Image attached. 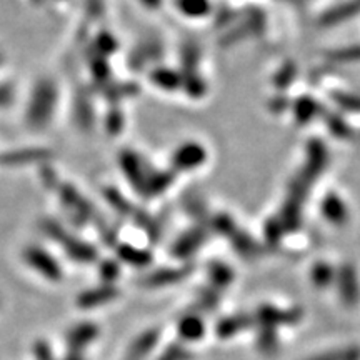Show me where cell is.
Segmentation results:
<instances>
[{"mask_svg":"<svg viewBox=\"0 0 360 360\" xmlns=\"http://www.w3.org/2000/svg\"><path fill=\"white\" fill-rule=\"evenodd\" d=\"M60 89L51 77H42L34 84L27 101L24 120L30 130H45L56 119Z\"/></svg>","mask_w":360,"mask_h":360,"instance_id":"6da1fadb","label":"cell"},{"mask_svg":"<svg viewBox=\"0 0 360 360\" xmlns=\"http://www.w3.org/2000/svg\"><path fill=\"white\" fill-rule=\"evenodd\" d=\"M42 231L45 236L51 238L52 242L60 247L65 252V255L70 260L77 264H92L97 260L96 247L84 242L82 238L75 237L74 233L65 231L60 224L56 220H45L42 225Z\"/></svg>","mask_w":360,"mask_h":360,"instance_id":"7a4b0ae2","label":"cell"},{"mask_svg":"<svg viewBox=\"0 0 360 360\" xmlns=\"http://www.w3.org/2000/svg\"><path fill=\"white\" fill-rule=\"evenodd\" d=\"M22 262L30 272H34L35 276L44 278L45 282L58 283L64 278V269L62 264L58 262V259L52 252H49L45 247L30 244L24 247L20 254Z\"/></svg>","mask_w":360,"mask_h":360,"instance_id":"3957f363","label":"cell"},{"mask_svg":"<svg viewBox=\"0 0 360 360\" xmlns=\"http://www.w3.org/2000/svg\"><path fill=\"white\" fill-rule=\"evenodd\" d=\"M101 335L102 328L94 321H80L72 323L64 335L65 350L87 354V350L97 344Z\"/></svg>","mask_w":360,"mask_h":360,"instance_id":"277c9868","label":"cell"},{"mask_svg":"<svg viewBox=\"0 0 360 360\" xmlns=\"http://www.w3.org/2000/svg\"><path fill=\"white\" fill-rule=\"evenodd\" d=\"M119 295L120 292L115 285L101 282L96 287H89V289L79 292L77 299H75V305H77L79 310L90 312V310L102 309L105 305L115 302Z\"/></svg>","mask_w":360,"mask_h":360,"instance_id":"5b68a950","label":"cell"},{"mask_svg":"<svg viewBox=\"0 0 360 360\" xmlns=\"http://www.w3.org/2000/svg\"><path fill=\"white\" fill-rule=\"evenodd\" d=\"M57 188L60 204L65 209V212H69L70 217L74 219V222L85 224L92 219V207L77 188L69 186V184H62Z\"/></svg>","mask_w":360,"mask_h":360,"instance_id":"8992f818","label":"cell"},{"mask_svg":"<svg viewBox=\"0 0 360 360\" xmlns=\"http://www.w3.org/2000/svg\"><path fill=\"white\" fill-rule=\"evenodd\" d=\"M119 164L122 167L125 177L130 184H132L135 191H139L141 193L147 192V179L148 175H146V167H143L142 159L134 152L125 150L122 152V155L119 157Z\"/></svg>","mask_w":360,"mask_h":360,"instance_id":"52a82bcc","label":"cell"},{"mask_svg":"<svg viewBox=\"0 0 360 360\" xmlns=\"http://www.w3.org/2000/svg\"><path fill=\"white\" fill-rule=\"evenodd\" d=\"M205 162V150L199 143H184L172 155V167L177 172L197 169Z\"/></svg>","mask_w":360,"mask_h":360,"instance_id":"ba28073f","label":"cell"},{"mask_svg":"<svg viewBox=\"0 0 360 360\" xmlns=\"http://www.w3.org/2000/svg\"><path fill=\"white\" fill-rule=\"evenodd\" d=\"M159 344V332L157 330H147L142 332L132 340L129 345L127 354H125V360H143L147 355L154 352V349Z\"/></svg>","mask_w":360,"mask_h":360,"instance_id":"9c48e42d","label":"cell"},{"mask_svg":"<svg viewBox=\"0 0 360 360\" xmlns=\"http://www.w3.org/2000/svg\"><path fill=\"white\" fill-rule=\"evenodd\" d=\"M322 212L328 222L335 225H344L349 220V209L335 193H328L322 202Z\"/></svg>","mask_w":360,"mask_h":360,"instance_id":"30bf717a","label":"cell"},{"mask_svg":"<svg viewBox=\"0 0 360 360\" xmlns=\"http://www.w3.org/2000/svg\"><path fill=\"white\" fill-rule=\"evenodd\" d=\"M187 270L184 269H160L155 270V272L148 274V276L143 278V285L146 287H165L170 285V283H175L182 281L186 277Z\"/></svg>","mask_w":360,"mask_h":360,"instance_id":"8fae6325","label":"cell"},{"mask_svg":"<svg viewBox=\"0 0 360 360\" xmlns=\"http://www.w3.org/2000/svg\"><path fill=\"white\" fill-rule=\"evenodd\" d=\"M117 259L119 262L134 265V267H146V265L150 264V254L147 250L137 249V247L122 244L117 247Z\"/></svg>","mask_w":360,"mask_h":360,"instance_id":"7c38bea8","label":"cell"},{"mask_svg":"<svg viewBox=\"0 0 360 360\" xmlns=\"http://www.w3.org/2000/svg\"><path fill=\"white\" fill-rule=\"evenodd\" d=\"M339 287H340V295L345 302H355L359 299V283L357 277H355L354 269L350 265H345L342 269L339 276Z\"/></svg>","mask_w":360,"mask_h":360,"instance_id":"4fadbf2b","label":"cell"},{"mask_svg":"<svg viewBox=\"0 0 360 360\" xmlns=\"http://www.w3.org/2000/svg\"><path fill=\"white\" fill-rule=\"evenodd\" d=\"M204 237H205L204 232H202L200 229L188 232V233H186V236H182L179 238L177 244L174 245L172 252L175 255H179V257H186V255H191L192 252L202 244Z\"/></svg>","mask_w":360,"mask_h":360,"instance_id":"5bb4252c","label":"cell"},{"mask_svg":"<svg viewBox=\"0 0 360 360\" xmlns=\"http://www.w3.org/2000/svg\"><path fill=\"white\" fill-rule=\"evenodd\" d=\"M150 79L157 87L165 89V90L179 89L180 85H182V77H180L177 72L169 70V69H160V67L152 72Z\"/></svg>","mask_w":360,"mask_h":360,"instance_id":"9a60e30c","label":"cell"},{"mask_svg":"<svg viewBox=\"0 0 360 360\" xmlns=\"http://www.w3.org/2000/svg\"><path fill=\"white\" fill-rule=\"evenodd\" d=\"M44 159L42 150H35V148H29V150H17V152H8L4 157L2 164L6 165H27L32 164V162H40Z\"/></svg>","mask_w":360,"mask_h":360,"instance_id":"2e32d148","label":"cell"},{"mask_svg":"<svg viewBox=\"0 0 360 360\" xmlns=\"http://www.w3.org/2000/svg\"><path fill=\"white\" fill-rule=\"evenodd\" d=\"M359 11H360V0H350V2L342 4V6L332 8L330 12H327L322 22L323 24H335V22L349 19V17H352L354 13Z\"/></svg>","mask_w":360,"mask_h":360,"instance_id":"e0dca14e","label":"cell"},{"mask_svg":"<svg viewBox=\"0 0 360 360\" xmlns=\"http://www.w3.org/2000/svg\"><path fill=\"white\" fill-rule=\"evenodd\" d=\"M294 112H295L297 120H299L300 124H307L310 122V119H314V117L321 112V109H319L317 102H314L312 98L302 97L295 102Z\"/></svg>","mask_w":360,"mask_h":360,"instance_id":"ac0fdd59","label":"cell"},{"mask_svg":"<svg viewBox=\"0 0 360 360\" xmlns=\"http://www.w3.org/2000/svg\"><path fill=\"white\" fill-rule=\"evenodd\" d=\"M175 2L179 11L188 17L207 15V12L210 11L209 0H175Z\"/></svg>","mask_w":360,"mask_h":360,"instance_id":"d6986e66","label":"cell"},{"mask_svg":"<svg viewBox=\"0 0 360 360\" xmlns=\"http://www.w3.org/2000/svg\"><path fill=\"white\" fill-rule=\"evenodd\" d=\"M202 330H204V327L197 317H184L179 323V334L187 340L199 339L202 337Z\"/></svg>","mask_w":360,"mask_h":360,"instance_id":"ffe728a7","label":"cell"},{"mask_svg":"<svg viewBox=\"0 0 360 360\" xmlns=\"http://www.w3.org/2000/svg\"><path fill=\"white\" fill-rule=\"evenodd\" d=\"M122 274V269H120V264L115 262V260H107V262L101 264L98 267V277H101L102 283H110V285H115V281Z\"/></svg>","mask_w":360,"mask_h":360,"instance_id":"44dd1931","label":"cell"},{"mask_svg":"<svg viewBox=\"0 0 360 360\" xmlns=\"http://www.w3.org/2000/svg\"><path fill=\"white\" fill-rule=\"evenodd\" d=\"M34 360H58L60 355L53 352V347L45 339H37L32 345Z\"/></svg>","mask_w":360,"mask_h":360,"instance_id":"7402d4cb","label":"cell"},{"mask_svg":"<svg viewBox=\"0 0 360 360\" xmlns=\"http://www.w3.org/2000/svg\"><path fill=\"white\" fill-rule=\"evenodd\" d=\"M332 98L339 103L342 109L360 112V97L352 96V94H332Z\"/></svg>","mask_w":360,"mask_h":360,"instance_id":"603a6c76","label":"cell"},{"mask_svg":"<svg viewBox=\"0 0 360 360\" xmlns=\"http://www.w3.org/2000/svg\"><path fill=\"white\" fill-rule=\"evenodd\" d=\"M327 125H328V129H330L332 132H334L337 137H340V139H347V137H350V135H352V130H350L349 125L345 124L344 120H342L340 117H337V115H328L327 117Z\"/></svg>","mask_w":360,"mask_h":360,"instance_id":"cb8c5ba5","label":"cell"},{"mask_svg":"<svg viewBox=\"0 0 360 360\" xmlns=\"http://www.w3.org/2000/svg\"><path fill=\"white\" fill-rule=\"evenodd\" d=\"M332 60L337 62H355L360 60V45H352L349 49H342V51L332 52Z\"/></svg>","mask_w":360,"mask_h":360,"instance_id":"d4e9b609","label":"cell"},{"mask_svg":"<svg viewBox=\"0 0 360 360\" xmlns=\"http://www.w3.org/2000/svg\"><path fill=\"white\" fill-rule=\"evenodd\" d=\"M332 276H334V272H332L330 265L327 264H317L315 265L314 272H312V277H314V282L317 283V285H327L328 282H330Z\"/></svg>","mask_w":360,"mask_h":360,"instance_id":"484cf974","label":"cell"},{"mask_svg":"<svg viewBox=\"0 0 360 360\" xmlns=\"http://www.w3.org/2000/svg\"><path fill=\"white\" fill-rule=\"evenodd\" d=\"M294 75H295V67L285 65L281 72H278V75L276 77L277 85H282V87H285V85L290 84V80H292V77H294Z\"/></svg>","mask_w":360,"mask_h":360,"instance_id":"4316f807","label":"cell"},{"mask_svg":"<svg viewBox=\"0 0 360 360\" xmlns=\"http://www.w3.org/2000/svg\"><path fill=\"white\" fill-rule=\"evenodd\" d=\"M214 227H215V231H219L222 233H232L236 225H233V222L229 217H225V215H220V217L215 219Z\"/></svg>","mask_w":360,"mask_h":360,"instance_id":"83f0119b","label":"cell"},{"mask_svg":"<svg viewBox=\"0 0 360 360\" xmlns=\"http://www.w3.org/2000/svg\"><path fill=\"white\" fill-rule=\"evenodd\" d=\"M212 278L215 282H222V283L231 282L229 281V278H231V270L225 267V265H215L212 269Z\"/></svg>","mask_w":360,"mask_h":360,"instance_id":"f1b7e54d","label":"cell"},{"mask_svg":"<svg viewBox=\"0 0 360 360\" xmlns=\"http://www.w3.org/2000/svg\"><path fill=\"white\" fill-rule=\"evenodd\" d=\"M184 359H186V355L182 354V350H180V347L165 350V352L159 357V360H184Z\"/></svg>","mask_w":360,"mask_h":360,"instance_id":"f546056e","label":"cell"},{"mask_svg":"<svg viewBox=\"0 0 360 360\" xmlns=\"http://www.w3.org/2000/svg\"><path fill=\"white\" fill-rule=\"evenodd\" d=\"M58 360H89L87 354L82 352H74V350H65V354H62Z\"/></svg>","mask_w":360,"mask_h":360,"instance_id":"4dcf8cb0","label":"cell"},{"mask_svg":"<svg viewBox=\"0 0 360 360\" xmlns=\"http://www.w3.org/2000/svg\"><path fill=\"white\" fill-rule=\"evenodd\" d=\"M141 2L148 8H157L162 4V0H141Z\"/></svg>","mask_w":360,"mask_h":360,"instance_id":"1f68e13d","label":"cell"},{"mask_svg":"<svg viewBox=\"0 0 360 360\" xmlns=\"http://www.w3.org/2000/svg\"><path fill=\"white\" fill-rule=\"evenodd\" d=\"M30 2H32L34 6H40V4H44L45 0H30Z\"/></svg>","mask_w":360,"mask_h":360,"instance_id":"d6a6232c","label":"cell"},{"mask_svg":"<svg viewBox=\"0 0 360 360\" xmlns=\"http://www.w3.org/2000/svg\"><path fill=\"white\" fill-rule=\"evenodd\" d=\"M0 62H2V56H0Z\"/></svg>","mask_w":360,"mask_h":360,"instance_id":"836d02e7","label":"cell"}]
</instances>
